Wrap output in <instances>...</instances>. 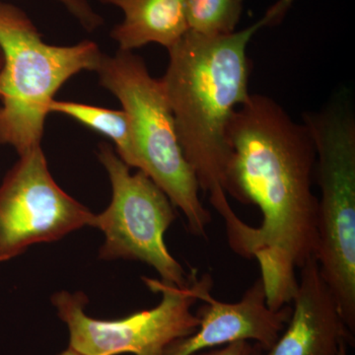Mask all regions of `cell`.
<instances>
[{"label":"cell","mask_w":355,"mask_h":355,"mask_svg":"<svg viewBox=\"0 0 355 355\" xmlns=\"http://www.w3.org/2000/svg\"><path fill=\"white\" fill-rule=\"evenodd\" d=\"M226 137V193L243 205H257L263 217L261 225H248L232 250L258 261L268 307L279 310L291 304L296 268L316 256L314 142L304 123L261 94H250L235 110Z\"/></svg>","instance_id":"cell-1"},{"label":"cell","mask_w":355,"mask_h":355,"mask_svg":"<svg viewBox=\"0 0 355 355\" xmlns=\"http://www.w3.org/2000/svg\"><path fill=\"white\" fill-rule=\"evenodd\" d=\"M295 0H279L258 22L221 36L188 31L170 48L160 79L171 107L178 139L200 189L232 234L244 221L226 193L230 158L226 130L233 113L249 97L247 46L261 28L279 22Z\"/></svg>","instance_id":"cell-2"},{"label":"cell","mask_w":355,"mask_h":355,"mask_svg":"<svg viewBox=\"0 0 355 355\" xmlns=\"http://www.w3.org/2000/svg\"><path fill=\"white\" fill-rule=\"evenodd\" d=\"M0 146L22 155L42 146L58 91L83 71H97L104 53L92 41L53 46L19 7L0 0Z\"/></svg>","instance_id":"cell-3"},{"label":"cell","mask_w":355,"mask_h":355,"mask_svg":"<svg viewBox=\"0 0 355 355\" xmlns=\"http://www.w3.org/2000/svg\"><path fill=\"white\" fill-rule=\"evenodd\" d=\"M315 150L318 183L316 258L345 326L355 331V116L340 94L323 110L305 113Z\"/></svg>","instance_id":"cell-4"},{"label":"cell","mask_w":355,"mask_h":355,"mask_svg":"<svg viewBox=\"0 0 355 355\" xmlns=\"http://www.w3.org/2000/svg\"><path fill=\"white\" fill-rule=\"evenodd\" d=\"M96 72L100 84L116 97L130 116L140 171L183 212L189 230L205 238L211 216L200 200V184L182 150L160 79L150 76L144 60L133 51L103 55Z\"/></svg>","instance_id":"cell-5"},{"label":"cell","mask_w":355,"mask_h":355,"mask_svg":"<svg viewBox=\"0 0 355 355\" xmlns=\"http://www.w3.org/2000/svg\"><path fill=\"white\" fill-rule=\"evenodd\" d=\"M97 157L112 187L109 207L95 218L94 227L105 236L99 258L141 261L153 266L163 282L189 286L193 270L184 272L164 242L165 232L176 218L169 198L146 173L132 174L106 142L98 147Z\"/></svg>","instance_id":"cell-6"},{"label":"cell","mask_w":355,"mask_h":355,"mask_svg":"<svg viewBox=\"0 0 355 355\" xmlns=\"http://www.w3.org/2000/svg\"><path fill=\"white\" fill-rule=\"evenodd\" d=\"M193 270L189 286L179 287L163 280L144 277L151 291L162 299L155 307L114 320L88 316V299L83 292L60 291L51 303L67 326L70 349L83 355H166L175 343L195 333L200 326L191 307L198 302Z\"/></svg>","instance_id":"cell-7"},{"label":"cell","mask_w":355,"mask_h":355,"mask_svg":"<svg viewBox=\"0 0 355 355\" xmlns=\"http://www.w3.org/2000/svg\"><path fill=\"white\" fill-rule=\"evenodd\" d=\"M96 214L57 184L42 146L22 155L0 184V261L39 243L95 225Z\"/></svg>","instance_id":"cell-8"},{"label":"cell","mask_w":355,"mask_h":355,"mask_svg":"<svg viewBox=\"0 0 355 355\" xmlns=\"http://www.w3.org/2000/svg\"><path fill=\"white\" fill-rule=\"evenodd\" d=\"M212 286L209 273L198 275L196 297L203 302L196 314L200 326L195 333L172 345L166 355H193L238 342H254L263 352L270 349L286 329L291 306L270 309L261 277L234 303L216 300L210 293Z\"/></svg>","instance_id":"cell-9"},{"label":"cell","mask_w":355,"mask_h":355,"mask_svg":"<svg viewBox=\"0 0 355 355\" xmlns=\"http://www.w3.org/2000/svg\"><path fill=\"white\" fill-rule=\"evenodd\" d=\"M299 270L286 329L270 349L259 355H338L343 343L354 342L316 256Z\"/></svg>","instance_id":"cell-10"},{"label":"cell","mask_w":355,"mask_h":355,"mask_svg":"<svg viewBox=\"0 0 355 355\" xmlns=\"http://www.w3.org/2000/svg\"><path fill=\"white\" fill-rule=\"evenodd\" d=\"M100 1L123 11V20L111 32L120 51H133L151 43L169 50L189 31L184 0Z\"/></svg>","instance_id":"cell-11"},{"label":"cell","mask_w":355,"mask_h":355,"mask_svg":"<svg viewBox=\"0 0 355 355\" xmlns=\"http://www.w3.org/2000/svg\"><path fill=\"white\" fill-rule=\"evenodd\" d=\"M51 113L69 116L113 141L119 157L130 168L140 170V162L133 139L130 116L121 110H111L92 105L53 100Z\"/></svg>","instance_id":"cell-12"},{"label":"cell","mask_w":355,"mask_h":355,"mask_svg":"<svg viewBox=\"0 0 355 355\" xmlns=\"http://www.w3.org/2000/svg\"><path fill=\"white\" fill-rule=\"evenodd\" d=\"M244 0H184L189 31L221 36L236 31Z\"/></svg>","instance_id":"cell-13"},{"label":"cell","mask_w":355,"mask_h":355,"mask_svg":"<svg viewBox=\"0 0 355 355\" xmlns=\"http://www.w3.org/2000/svg\"><path fill=\"white\" fill-rule=\"evenodd\" d=\"M67 9L79 24L85 27L94 22L97 13L88 0H55Z\"/></svg>","instance_id":"cell-14"},{"label":"cell","mask_w":355,"mask_h":355,"mask_svg":"<svg viewBox=\"0 0 355 355\" xmlns=\"http://www.w3.org/2000/svg\"><path fill=\"white\" fill-rule=\"evenodd\" d=\"M263 349L258 345H254L250 342H238L193 355H259Z\"/></svg>","instance_id":"cell-15"},{"label":"cell","mask_w":355,"mask_h":355,"mask_svg":"<svg viewBox=\"0 0 355 355\" xmlns=\"http://www.w3.org/2000/svg\"><path fill=\"white\" fill-rule=\"evenodd\" d=\"M58 355H83L78 354V352H76V350L70 349V347H67V349H64V352H60Z\"/></svg>","instance_id":"cell-16"},{"label":"cell","mask_w":355,"mask_h":355,"mask_svg":"<svg viewBox=\"0 0 355 355\" xmlns=\"http://www.w3.org/2000/svg\"><path fill=\"white\" fill-rule=\"evenodd\" d=\"M338 355H347V343H343Z\"/></svg>","instance_id":"cell-17"},{"label":"cell","mask_w":355,"mask_h":355,"mask_svg":"<svg viewBox=\"0 0 355 355\" xmlns=\"http://www.w3.org/2000/svg\"><path fill=\"white\" fill-rule=\"evenodd\" d=\"M2 62H3V57H2L1 50H0V67H1Z\"/></svg>","instance_id":"cell-18"}]
</instances>
